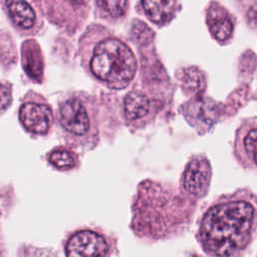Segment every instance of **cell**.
Listing matches in <instances>:
<instances>
[{"mask_svg":"<svg viewBox=\"0 0 257 257\" xmlns=\"http://www.w3.org/2000/svg\"><path fill=\"white\" fill-rule=\"evenodd\" d=\"M23 63L26 72L35 79H40L42 73V59L40 50L34 42L23 46Z\"/></svg>","mask_w":257,"mask_h":257,"instance_id":"cell-12","label":"cell"},{"mask_svg":"<svg viewBox=\"0 0 257 257\" xmlns=\"http://www.w3.org/2000/svg\"><path fill=\"white\" fill-rule=\"evenodd\" d=\"M89 67L93 75L107 87L122 90L133 80L136 58L124 41L115 36H105L94 45L90 53Z\"/></svg>","mask_w":257,"mask_h":257,"instance_id":"cell-2","label":"cell"},{"mask_svg":"<svg viewBox=\"0 0 257 257\" xmlns=\"http://www.w3.org/2000/svg\"><path fill=\"white\" fill-rule=\"evenodd\" d=\"M150 107L149 98L139 91L128 93L124 103L125 115L130 121H138L145 118L150 112Z\"/></svg>","mask_w":257,"mask_h":257,"instance_id":"cell-10","label":"cell"},{"mask_svg":"<svg viewBox=\"0 0 257 257\" xmlns=\"http://www.w3.org/2000/svg\"><path fill=\"white\" fill-rule=\"evenodd\" d=\"M238 160L244 167L257 169V124L246 123L236 134L235 141Z\"/></svg>","mask_w":257,"mask_h":257,"instance_id":"cell-7","label":"cell"},{"mask_svg":"<svg viewBox=\"0 0 257 257\" xmlns=\"http://www.w3.org/2000/svg\"><path fill=\"white\" fill-rule=\"evenodd\" d=\"M176 4L173 1H160V0H148L142 2L147 17L157 24L167 23L173 18Z\"/></svg>","mask_w":257,"mask_h":257,"instance_id":"cell-9","label":"cell"},{"mask_svg":"<svg viewBox=\"0 0 257 257\" xmlns=\"http://www.w3.org/2000/svg\"><path fill=\"white\" fill-rule=\"evenodd\" d=\"M50 162L57 168L62 170L70 169L75 166L76 158L74 154L66 149H57L49 156Z\"/></svg>","mask_w":257,"mask_h":257,"instance_id":"cell-13","label":"cell"},{"mask_svg":"<svg viewBox=\"0 0 257 257\" xmlns=\"http://www.w3.org/2000/svg\"><path fill=\"white\" fill-rule=\"evenodd\" d=\"M19 120L28 132L44 135L48 133L53 124V111L47 105L25 103L20 107Z\"/></svg>","mask_w":257,"mask_h":257,"instance_id":"cell-6","label":"cell"},{"mask_svg":"<svg viewBox=\"0 0 257 257\" xmlns=\"http://www.w3.org/2000/svg\"><path fill=\"white\" fill-rule=\"evenodd\" d=\"M257 230V205L252 197L234 194L220 198L203 215L199 239L214 257H233L242 252Z\"/></svg>","mask_w":257,"mask_h":257,"instance_id":"cell-1","label":"cell"},{"mask_svg":"<svg viewBox=\"0 0 257 257\" xmlns=\"http://www.w3.org/2000/svg\"><path fill=\"white\" fill-rule=\"evenodd\" d=\"M98 5L104 14L111 18L124 16L128 8V2L126 1H99Z\"/></svg>","mask_w":257,"mask_h":257,"instance_id":"cell-14","label":"cell"},{"mask_svg":"<svg viewBox=\"0 0 257 257\" xmlns=\"http://www.w3.org/2000/svg\"><path fill=\"white\" fill-rule=\"evenodd\" d=\"M207 24L212 35L219 41L228 40L234 29L230 14L224 7L217 4H211L207 11Z\"/></svg>","mask_w":257,"mask_h":257,"instance_id":"cell-8","label":"cell"},{"mask_svg":"<svg viewBox=\"0 0 257 257\" xmlns=\"http://www.w3.org/2000/svg\"><path fill=\"white\" fill-rule=\"evenodd\" d=\"M6 10L12 22L21 29H31L35 24V12L27 2L8 1L6 2Z\"/></svg>","mask_w":257,"mask_h":257,"instance_id":"cell-11","label":"cell"},{"mask_svg":"<svg viewBox=\"0 0 257 257\" xmlns=\"http://www.w3.org/2000/svg\"><path fill=\"white\" fill-rule=\"evenodd\" d=\"M212 170L208 160L204 157L192 159L183 174V186L185 190L195 197L204 196L210 186Z\"/></svg>","mask_w":257,"mask_h":257,"instance_id":"cell-5","label":"cell"},{"mask_svg":"<svg viewBox=\"0 0 257 257\" xmlns=\"http://www.w3.org/2000/svg\"><path fill=\"white\" fill-rule=\"evenodd\" d=\"M60 118L64 130L73 137H84L92 128L89 111L78 99H69L60 109Z\"/></svg>","mask_w":257,"mask_h":257,"instance_id":"cell-4","label":"cell"},{"mask_svg":"<svg viewBox=\"0 0 257 257\" xmlns=\"http://www.w3.org/2000/svg\"><path fill=\"white\" fill-rule=\"evenodd\" d=\"M11 103V91L4 84H0V112L8 108Z\"/></svg>","mask_w":257,"mask_h":257,"instance_id":"cell-15","label":"cell"},{"mask_svg":"<svg viewBox=\"0 0 257 257\" xmlns=\"http://www.w3.org/2000/svg\"><path fill=\"white\" fill-rule=\"evenodd\" d=\"M109 242L102 234L93 230L74 233L65 245L66 257H107Z\"/></svg>","mask_w":257,"mask_h":257,"instance_id":"cell-3","label":"cell"}]
</instances>
